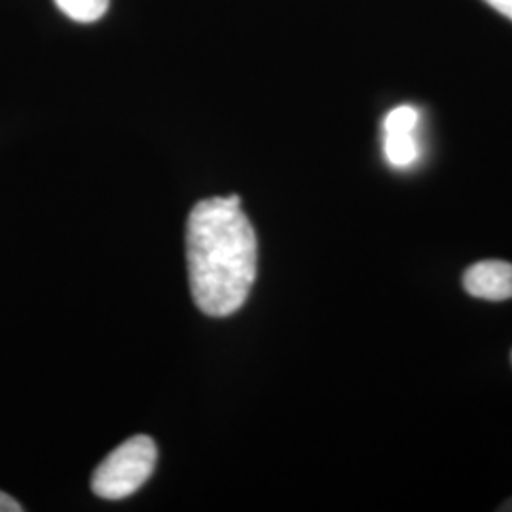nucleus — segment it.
<instances>
[{
    "instance_id": "nucleus-6",
    "label": "nucleus",
    "mask_w": 512,
    "mask_h": 512,
    "mask_svg": "<svg viewBox=\"0 0 512 512\" xmlns=\"http://www.w3.org/2000/svg\"><path fill=\"white\" fill-rule=\"evenodd\" d=\"M418 122L420 112L410 105H401L385 116L384 133H414Z\"/></svg>"
},
{
    "instance_id": "nucleus-4",
    "label": "nucleus",
    "mask_w": 512,
    "mask_h": 512,
    "mask_svg": "<svg viewBox=\"0 0 512 512\" xmlns=\"http://www.w3.org/2000/svg\"><path fill=\"white\" fill-rule=\"evenodd\" d=\"M385 158L393 167H408L420 156L414 133H385Z\"/></svg>"
},
{
    "instance_id": "nucleus-9",
    "label": "nucleus",
    "mask_w": 512,
    "mask_h": 512,
    "mask_svg": "<svg viewBox=\"0 0 512 512\" xmlns=\"http://www.w3.org/2000/svg\"><path fill=\"white\" fill-rule=\"evenodd\" d=\"M499 511H512V499H509V501H507Z\"/></svg>"
},
{
    "instance_id": "nucleus-8",
    "label": "nucleus",
    "mask_w": 512,
    "mask_h": 512,
    "mask_svg": "<svg viewBox=\"0 0 512 512\" xmlns=\"http://www.w3.org/2000/svg\"><path fill=\"white\" fill-rule=\"evenodd\" d=\"M492 8H495L497 12H501L503 16L512 19V0H486Z\"/></svg>"
},
{
    "instance_id": "nucleus-3",
    "label": "nucleus",
    "mask_w": 512,
    "mask_h": 512,
    "mask_svg": "<svg viewBox=\"0 0 512 512\" xmlns=\"http://www.w3.org/2000/svg\"><path fill=\"white\" fill-rule=\"evenodd\" d=\"M465 291L482 300L501 302L512 298V264L505 260H482L463 275Z\"/></svg>"
},
{
    "instance_id": "nucleus-7",
    "label": "nucleus",
    "mask_w": 512,
    "mask_h": 512,
    "mask_svg": "<svg viewBox=\"0 0 512 512\" xmlns=\"http://www.w3.org/2000/svg\"><path fill=\"white\" fill-rule=\"evenodd\" d=\"M23 507L19 505L18 501L12 495L0 492V512H21Z\"/></svg>"
},
{
    "instance_id": "nucleus-1",
    "label": "nucleus",
    "mask_w": 512,
    "mask_h": 512,
    "mask_svg": "<svg viewBox=\"0 0 512 512\" xmlns=\"http://www.w3.org/2000/svg\"><path fill=\"white\" fill-rule=\"evenodd\" d=\"M258 245L241 198L198 203L186 224V260L194 302L205 315L228 317L245 304L256 277Z\"/></svg>"
},
{
    "instance_id": "nucleus-2",
    "label": "nucleus",
    "mask_w": 512,
    "mask_h": 512,
    "mask_svg": "<svg viewBox=\"0 0 512 512\" xmlns=\"http://www.w3.org/2000/svg\"><path fill=\"white\" fill-rule=\"evenodd\" d=\"M156 459L154 440L147 435L131 437L99 463L92 476L93 494L109 501L126 499L154 473Z\"/></svg>"
},
{
    "instance_id": "nucleus-5",
    "label": "nucleus",
    "mask_w": 512,
    "mask_h": 512,
    "mask_svg": "<svg viewBox=\"0 0 512 512\" xmlns=\"http://www.w3.org/2000/svg\"><path fill=\"white\" fill-rule=\"evenodd\" d=\"M110 0H55L57 8L67 18L80 21V23H92L103 18L109 10Z\"/></svg>"
}]
</instances>
